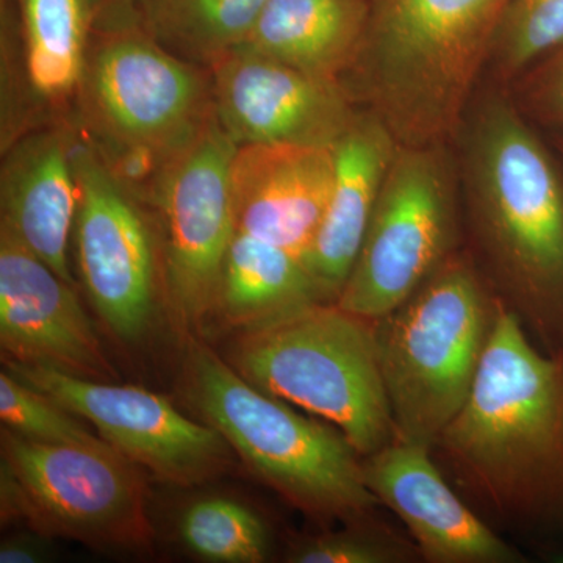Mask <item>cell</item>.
<instances>
[{
	"label": "cell",
	"mask_w": 563,
	"mask_h": 563,
	"mask_svg": "<svg viewBox=\"0 0 563 563\" xmlns=\"http://www.w3.org/2000/svg\"><path fill=\"white\" fill-rule=\"evenodd\" d=\"M73 163L79 184L73 235L81 285L111 333L136 342L150 331L163 292L157 225L91 143L74 136Z\"/></svg>",
	"instance_id": "10"
},
{
	"label": "cell",
	"mask_w": 563,
	"mask_h": 563,
	"mask_svg": "<svg viewBox=\"0 0 563 563\" xmlns=\"http://www.w3.org/2000/svg\"><path fill=\"white\" fill-rule=\"evenodd\" d=\"M498 298L459 250L376 325L396 437L432 448L479 372Z\"/></svg>",
	"instance_id": "5"
},
{
	"label": "cell",
	"mask_w": 563,
	"mask_h": 563,
	"mask_svg": "<svg viewBox=\"0 0 563 563\" xmlns=\"http://www.w3.org/2000/svg\"><path fill=\"white\" fill-rule=\"evenodd\" d=\"M239 144L217 118L155 184L163 296L174 317L198 325L214 310L222 263L236 233L231 168Z\"/></svg>",
	"instance_id": "11"
},
{
	"label": "cell",
	"mask_w": 563,
	"mask_h": 563,
	"mask_svg": "<svg viewBox=\"0 0 563 563\" xmlns=\"http://www.w3.org/2000/svg\"><path fill=\"white\" fill-rule=\"evenodd\" d=\"M77 418L7 369L0 373V420L9 431L47 444L101 442Z\"/></svg>",
	"instance_id": "26"
},
{
	"label": "cell",
	"mask_w": 563,
	"mask_h": 563,
	"mask_svg": "<svg viewBox=\"0 0 563 563\" xmlns=\"http://www.w3.org/2000/svg\"><path fill=\"white\" fill-rule=\"evenodd\" d=\"M525 96L529 107L543 120L563 125V44L532 68Z\"/></svg>",
	"instance_id": "27"
},
{
	"label": "cell",
	"mask_w": 563,
	"mask_h": 563,
	"mask_svg": "<svg viewBox=\"0 0 563 563\" xmlns=\"http://www.w3.org/2000/svg\"><path fill=\"white\" fill-rule=\"evenodd\" d=\"M24 68L41 101L79 92L90 47V0H20Z\"/></svg>",
	"instance_id": "21"
},
{
	"label": "cell",
	"mask_w": 563,
	"mask_h": 563,
	"mask_svg": "<svg viewBox=\"0 0 563 563\" xmlns=\"http://www.w3.org/2000/svg\"><path fill=\"white\" fill-rule=\"evenodd\" d=\"M510 0H369L361 54L343 79L404 146L461 128Z\"/></svg>",
	"instance_id": "3"
},
{
	"label": "cell",
	"mask_w": 563,
	"mask_h": 563,
	"mask_svg": "<svg viewBox=\"0 0 563 563\" xmlns=\"http://www.w3.org/2000/svg\"><path fill=\"white\" fill-rule=\"evenodd\" d=\"M0 346L7 361L114 377L76 287L0 229Z\"/></svg>",
	"instance_id": "14"
},
{
	"label": "cell",
	"mask_w": 563,
	"mask_h": 563,
	"mask_svg": "<svg viewBox=\"0 0 563 563\" xmlns=\"http://www.w3.org/2000/svg\"><path fill=\"white\" fill-rule=\"evenodd\" d=\"M563 44V0H510L495 41L490 65L510 80Z\"/></svg>",
	"instance_id": "25"
},
{
	"label": "cell",
	"mask_w": 563,
	"mask_h": 563,
	"mask_svg": "<svg viewBox=\"0 0 563 563\" xmlns=\"http://www.w3.org/2000/svg\"><path fill=\"white\" fill-rule=\"evenodd\" d=\"M73 144L74 136L60 128L38 129L9 144L0 180V229L76 287L68 258L79 209Z\"/></svg>",
	"instance_id": "17"
},
{
	"label": "cell",
	"mask_w": 563,
	"mask_h": 563,
	"mask_svg": "<svg viewBox=\"0 0 563 563\" xmlns=\"http://www.w3.org/2000/svg\"><path fill=\"white\" fill-rule=\"evenodd\" d=\"M466 211L485 280L536 343L563 352V181L503 96L477 106L463 140Z\"/></svg>",
	"instance_id": "2"
},
{
	"label": "cell",
	"mask_w": 563,
	"mask_h": 563,
	"mask_svg": "<svg viewBox=\"0 0 563 563\" xmlns=\"http://www.w3.org/2000/svg\"><path fill=\"white\" fill-rule=\"evenodd\" d=\"M342 529L303 537L292 543L291 563H412L422 561L412 539L379 521L376 514L343 523Z\"/></svg>",
	"instance_id": "24"
},
{
	"label": "cell",
	"mask_w": 563,
	"mask_h": 563,
	"mask_svg": "<svg viewBox=\"0 0 563 563\" xmlns=\"http://www.w3.org/2000/svg\"><path fill=\"white\" fill-rule=\"evenodd\" d=\"M433 453L521 531L563 536V352L540 347L499 298L472 391Z\"/></svg>",
	"instance_id": "1"
},
{
	"label": "cell",
	"mask_w": 563,
	"mask_h": 563,
	"mask_svg": "<svg viewBox=\"0 0 563 563\" xmlns=\"http://www.w3.org/2000/svg\"><path fill=\"white\" fill-rule=\"evenodd\" d=\"M268 0H146L144 29L184 60L210 69L250 38Z\"/></svg>",
	"instance_id": "22"
},
{
	"label": "cell",
	"mask_w": 563,
	"mask_h": 563,
	"mask_svg": "<svg viewBox=\"0 0 563 563\" xmlns=\"http://www.w3.org/2000/svg\"><path fill=\"white\" fill-rule=\"evenodd\" d=\"M231 365L258 390L335 426L362 457L396 439L376 325L335 302L244 332Z\"/></svg>",
	"instance_id": "7"
},
{
	"label": "cell",
	"mask_w": 563,
	"mask_h": 563,
	"mask_svg": "<svg viewBox=\"0 0 563 563\" xmlns=\"http://www.w3.org/2000/svg\"><path fill=\"white\" fill-rule=\"evenodd\" d=\"M109 443L32 442L3 428L2 521L25 520L47 536L103 548L150 543L143 484Z\"/></svg>",
	"instance_id": "8"
},
{
	"label": "cell",
	"mask_w": 563,
	"mask_h": 563,
	"mask_svg": "<svg viewBox=\"0 0 563 563\" xmlns=\"http://www.w3.org/2000/svg\"><path fill=\"white\" fill-rule=\"evenodd\" d=\"M210 73L214 114L239 146L333 147L358 114L342 84L318 79L246 44Z\"/></svg>",
	"instance_id": "13"
},
{
	"label": "cell",
	"mask_w": 563,
	"mask_h": 563,
	"mask_svg": "<svg viewBox=\"0 0 563 563\" xmlns=\"http://www.w3.org/2000/svg\"><path fill=\"white\" fill-rule=\"evenodd\" d=\"M432 448L396 437L363 457L366 487L388 507L429 563L523 562L506 540L459 498L433 461Z\"/></svg>",
	"instance_id": "15"
},
{
	"label": "cell",
	"mask_w": 563,
	"mask_h": 563,
	"mask_svg": "<svg viewBox=\"0 0 563 563\" xmlns=\"http://www.w3.org/2000/svg\"><path fill=\"white\" fill-rule=\"evenodd\" d=\"M398 147L390 129L372 111L358 113L332 147L331 196L306 258L328 302L336 301L350 276Z\"/></svg>",
	"instance_id": "18"
},
{
	"label": "cell",
	"mask_w": 563,
	"mask_h": 563,
	"mask_svg": "<svg viewBox=\"0 0 563 563\" xmlns=\"http://www.w3.org/2000/svg\"><path fill=\"white\" fill-rule=\"evenodd\" d=\"M77 95L92 147L128 180L161 176L217 118L210 69L165 49L146 29L90 44Z\"/></svg>",
	"instance_id": "6"
},
{
	"label": "cell",
	"mask_w": 563,
	"mask_h": 563,
	"mask_svg": "<svg viewBox=\"0 0 563 563\" xmlns=\"http://www.w3.org/2000/svg\"><path fill=\"white\" fill-rule=\"evenodd\" d=\"M457 180L444 144H399L336 298V306L379 321L461 250Z\"/></svg>",
	"instance_id": "9"
},
{
	"label": "cell",
	"mask_w": 563,
	"mask_h": 563,
	"mask_svg": "<svg viewBox=\"0 0 563 563\" xmlns=\"http://www.w3.org/2000/svg\"><path fill=\"white\" fill-rule=\"evenodd\" d=\"M314 302L328 301L301 258L247 233H235L222 263L213 312L250 332Z\"/></svg>",
	"instance_id": "20"
},
{
	"label": "cell",
	"mask_w": 563,
	"mask_h": 563,
	"mask_svg": "<svg viewBox=\"0 0 563 563\" xmlns=\"http://www.w3.org/2000/svg\"><path fill=\"white\" fill-rule=\"evenodd\" d=\"M52 536L36 531L18 532L0 543V563H43L54 559Z\"/></svg>",
	"instance_id": "28"
},
{
	"label": "cell",
	"mask_w": 563,
	"mask_h": 563,
	"mask_svg": "<svg viewBox=\"0 0 563 563\" xmlns=\"http://www.w3.org/2000/svg\"><path fill=\"white\" fill-rule=\"evenodd\" d=\"M177 533L188 553L211 563L265 562L272 547L261 515L224 496L191 503L180 515Z\"/></svg>",
	"instance_id": "23"
},
{
	"label": "cell",
	"mask_w": 563,
	"mask_h": 563,
	"mask_svg": "<svg viewBox=\"0 0 563 563\" xmlns=\"http://www.w3.org/2000/svg\"><path fill=\"white\" fill-rule=\"evenodd\" d=\"M187 376L203 420L295 509L321 523L376 514L380 504L366 487L363 457L335 426L258 390L231 363L192 340Z\"/></svg>",
	"instance_id": "4"
},
{
	"label": "cell",
	"mask_w": 563,
	"mask_h": 563,
	"mask_svg": "<svg viewBox=\"0 0 563 563\" xmlns=\"http://www.w3.org/2000/svg\"><path fill=\"white\" fill-rule=\"evenodd\" d=\"M333 173L332 147H236L231 168L236 232L276 244L306 263L324 218Z\"/></svg>",
	"instance_id": "16"
},
{
	"label": "cell",
	"mask_w": 563,
	"mask_h": 563,
	"mask_svg": "<svg viewBox=\"0 0 563 563\" xmlns=\"http://www.w3.org/2000/svg\"><path fill=\"white\" fill-rule=\"evenodd\" d=\"M369 9V0H268L244 44L343 85L361 54Z\"/></svg>",
	"instance_id": "19"
},
{
	"label": "cell",
	"mask_w": 563,
	"mask_h": 563,
	"mask_svg": "<svg viewBox=\"0 0 563 563\" xmlns=\"http://www.w3.org/2000/svg\"><path fill=\"white\" fill-rule=\"evenodd\" d=\"M5 369L91 422L103 442L163 483L202 484L229 462L231 446L217 429L185 417L157 393L87 379L47 365L7 361Z\"/></svg>",
	"instance_id": "12"
}]
</instances>
